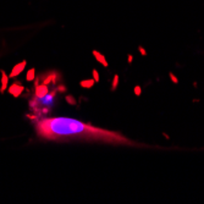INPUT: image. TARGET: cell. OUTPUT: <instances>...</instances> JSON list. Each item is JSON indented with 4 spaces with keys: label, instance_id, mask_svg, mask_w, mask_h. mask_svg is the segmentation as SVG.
Returning a JSON list of instances; mask_svg holds the SVG:
<instances>
[{
    "label": "cell",
    "instance_id": "6da1fadb",
    "mask_svg": "<svg viewBox=\"0 0 204 204\" xmlns=\"http://www.w3.org/2000/svg\"><path fill=\"white\" fill-rule=\"evenodd\" d=\"M37 136L44 141H89L114 145H139L121 133L70 118H44L36 122Z\"/></svg>",
    "mask_w": 204,
    "mask_h": 204
},
{
    "label": "cell",
    "instance_id": "7a4b0ae2",
    "mask_svg": "<svg viewBox=\"0 0 204 204\" xmlns=\"http://www.w3.org/2000/svg\"><path fill=\"white\" fill-rule=\"evenodd\" d=\"M92 54H93V56L95 57V60H97L98 62H100L104 67H108V66H109V62L106 61L105 56H104L103 54H100V53H99V51H97V50H93Z\"/></svg>",
    "mask_w": 204,
    "mask_h": 204
},
{
    "label": "cell",
    "instance_id": "3957f363",
    "mask_svg": "<svg viewBox=\"0 0 204 204\" xmlns=\"http://www.w3.org/2000/svg\"><path fill=\"white\" fill-rule=\"evenodd\" d=\"M95 81L94 80H83L80 82V86L82 87V88H92L93 86H94Z\"/></svg>",
    "mask_w": 204,
    "mask_h": 204
},
{
    "label": "cell",
    "instance_id": "277c9868",
    "mask_svg": "<svg viewBox=\"0 0 204 204\" xmlns=\"http://www.w3.org/2000/svg\"><path fill=\"white\" fill-rule=\"evenodd\" d=\"M25 65H26V62L23 61V62H21V64H19V65H17L15 68H14V71H12V73H11L10 76H16V75H19L23 68H25Z\"/></svg>",
    "mask_w": 204,
    "mask_h": 204
},
{
    "label": "cell",
    "instance_id": "5b68a950",
    "mask_svg": "<svg viewBox=\"0 0 204 204\" xmlns=\"http://www.w3.org/2000/svg\"><path fill=\"white\" fill-rule=\"evenodd\" d=\"M119 81H120L119 75H115V76H114L113 84H111V91H113V92H115V91H116V88H118V86H119Z\"/></svg>",
    "mask_w": 204,
    "mask_h": 204
},
{
    "label": "cell",
    "instance_id": "8992f818",
    "mask_svg": "<svg viewBox=\"0 0 204 204\" xmlns=\"http://www.w3.org/2000/svg\"><path fill=\"white\" fill-rule=\"evenodd\" d=\"M65 99H66V102H67L68 104H71V105H76V104H77V102H76V99H75L72 95H70V94H68V95H66V98H65Z\"/></svg>",
    "mask_w": 204,
    "mask_h": 204
},
{
    "label": "cell",
    "instance_id": "52a82bcc",
    "mask_svg": "<svg viewBox=\"0 0 204 204\" xmlns=\"http://www.w3.org/2000/svg\"><path fill=\"white\" fill-rule=\"evenodd\" d=\"M92 75H93V80L95 81V83H97V82H99V81H100V77H99V72L97 71L95 68H94V70H93V71H92Z\"/></svg>",
    "mask_w": 204,
    "mask_h": 204
},
{
    "label": "cell",
    "instance_id": "ba28073f",
    "mask_svg": "<svg viewBox=\"0 0 204 204\" xmlns=\"http://www.w3.org/2000/svg\"><path fill=\"white\" fill-rule=\"evenodd\" d=\"M133 92H135V95H136V97H141V94H142V88H141V86H136L135 89H133Z\"/></svg>",
    "mask_w": 204,
    "mask_h": 204
},
{
    "label": "cell",
    "instance_id": "9c48e42d",
    "mask_svg": "<svg viewBox=\"0 0 204 204\" xmlns=\"http://www.w3.org/2000/svg\"><path fill=\"white\" fill-rule=\"evenodd\" d=\"M169 76H170V80L172 81V83H174V84H178V78H177L172 72L169 73Z\"/></svg>",
    "mask_w": 204,
    "mask_h": 204
},
{
    "label": "cell",
    "instance_id": "30bf717a",
    "mask_svg": "<svg viewBox=\"0 0 204 204\" xmlns=\"http://www.w3.org/2000/svg\"><path fill=\"white\" fill-rule=\"evenodd\" d=\"M6 82H8V77H6V75L4 73V76H3V89L1 91L5 89V87H6Z\"/></svg>",
    "mask_w": 204,
    "mask_h": 204
},
{
    "label": "cell",
    "instance_id": "8fae6325",
    "mask_svg": "<svg viewBox=\"0 0 204 204\" xmlns=\"http://www.w3.org/2000/svg\"><path fill=\"white\" fill-rule=\"evenodd\" d=\"M138 50H139V53H141L142 56H147V50L143 49L142 46H138Z\"/></svg>",
    "mask_w": 204,
    "mask_h": 204
},
{
    "label": "cell",
    "instance_id": "7c38bea8",
    "mask_svg": "<svg viewBox=\"0 0 204 204\" xmlns=\"http://www.w3.org/2000/svg\"><path fill=\"white\" fill-rule=\"evenodd\" d=\"M34 70H31V72H28V76H27V80L28 81H31V80H33V77H34Z\"/></svg>",
    "mask_w": 204,
    "mask_h": 204
},
{
    "label": "cell",
    "instance_id": "4fadbf2b",
    "mask_svg": "<svg viewBox=\"0 0 204 204\" xmlns=\"http://www.w3.org/2000/svg\"><path fill=\"white\" fill-rule=\"evenodd\" d=\"M132 61H133V56H132L131 54H129V55H127V62H129V64H132Z\"/></svg>",
    "mask_w": 204,
    "mask_h": 204
},
{
    "label": "cell",
    "instance_id": "5bb4252c",
    "mask_svg": "<svg viewBox=\"0 0 204 204\" xmlns=\"http://www.w3.org/2000/svg\"><path fill=\"white\" fill-rule=\"evenodd\" d=\"M163 136H164V137H165V138H167V139H170V137H169V136H167V135H166V133H163Z\"/></svg>",
    "mask_w": 204,
    "mask_h": 204
}]
</instances>
